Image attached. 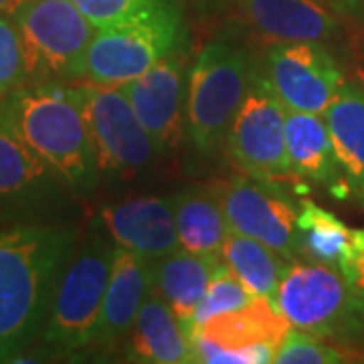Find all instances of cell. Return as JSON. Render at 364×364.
Returning a JSON list of instances; mask_svg holds the SVG:
<instances>
[{
	"instance_id": "obj_9",
	"label": "cell",
	"mask_w": 364,
	"mask_h": 364,
	"mask_svg": "<svg viewBox=\"0 0 364 364\" xmlns=\"http://www.w3.org/2000/svg\"><path fill=\"white\" fill-rule=\"evenodd\" d=\"M100 172H132L160 154L122 87H73Z\"/></svg>"
},
{
	"instance_id": "obj_15",
	"label": "cell",
	"mask_w": 364,
	"mask_h": 364,
	"mask_svg": "<svg viewBox=\"0 0 364 364\" xmlns=\"http://www.w3.org/2000/svg\"><path fill=\"white\" fill-rule=\"evenodd\" d=\"M67 182L39 158L0 114V217L49 205Z\"/></svg>"
},
{
	"instance_id": "obj_23",
	"label": "cell",
	"mask_w": 364,
	"mask_h": 364,
	"mask_svg": "<svg viewBox=\"0 0 364 364\" xmlns=\"http://www.w3.org/2000/svg\"><path fill=\"white\" fill-rule=\"evenodd\" d=\"M225 263L235 277L247 287L253 296H265L275 301L279 279L289 265L284 255L267 247L253 237L229 229L225 235L221 251Z\"/></svg>"
},
{
	"instance_id": "obj_10",
	"label": "cell",
	"mask_w": 364,
	"mask_h": 364,
	"mask_svg": "<svg viewBox=\"0 0 364 364\" xmlns=\"http://www.w3.org/2000/svg\"><path fill=\"white\" fill-rule=\"evenodd\" d=\"M291 324L273 299L253 296L247 306L213 316L193 338V363H273Z\"/></svg>"
},
{
	"instance_id": "obj_4",
	"label": "cell",
	"mask_w": 364,
	"mask_h": 364,
	"mask_svg": "<svg viewBox=\"0 0 364 364\" xmlns=\"http://www.w3.org/2000/svg\"><path fill=\"white\" fill-rule=\"evenodd\" d=\"M116 247L102 237H93L73 251L55 287L41 332L45 352L69 356L90 348L104 308Z\"/></svg>"
},
{
	"instance_id": "obj_14",
	"label": "cell",
	"mask_w": 364,
	"mask_h": 364,
	"mask_svg": "<svg viewBox=\"0 0 364 364\" xmlns=\"http://www.w3.org/2000/svg\"><path fill=\"white\" fill-rule=\"evenodd\" d=\"M100 221L112 241L124 249L158 261L181 249L174 196H140L107 205Z\"/></svg>"
},
{
	"instance_id": "obj_3",
	"label": "cell",
	"mask_w": 364,
	"mask_h": 364,
	"mask_svg": "<svg viewBox=\"0 0 364 364\" xmlns=\"http://www.w3.org/2000/svg\"><path fill=\"white\" fill-rule=\"evenodd\" d=\"M186 28L176 0H158L124 23L95 28L87 49L85 79L119 87L184 49Z\"/></svg>"
},
{
	"instance_id": "obj_22",
	"label": "cell",
	"mask_w": 364,
	"mask_h": 364,
	"mask_svg": "<svg viewBox=\"0 0 364 364\" xmlns=\"http://www.w3.org/2000/svg\"><path fill=\"white\" fill-rule=\"evenodd\" d=\"M344 181L364 205V90L344 83L324 114Z\"/></svg>"
},
{
	"instance_id": "obj_1",
	"label": "cell",
	"mask_w": 364,
	"mask_h": 364,
	"mask_svg": "<svg viewBox=\"0 0 364 364\" xmlns=\"http://www.w3.org/2000/svg\"><path fill=\"white\" fill-rule=\"evenodd\" d=\"M75 241L65 225L0 229V363L18 360L41 338Z\"/></svg>"
},
{
	"instance_id": "obj_7",
	"label": "cell",
	"mask_w": 364,
	"mask_h": 364,
	"mask_svg": "<svg viewBox=\"0 0 364 364\" xmlns=\"http://www.w3.org/2000/svg\"><path fill=\"white\" fill-rule=\"evenodd\" d=\"M275 304L294 328L322 338L354 334L364 312V304L352 294L344 275L316 261L287 265Z\"/></svg>"
},
{
	"instance_id": "obj_27",
	"label": "cell",
	"mask_w": 364,
	"mask_h": 364,
	"mask_svg": "<svg viewBox=\"0 0 364 364\" xmlns=\"http://www.w3.org/2000/svg\"><path fill=\"white\" fill-rule=\"evenodd\" d=\"M26 79L28 75L21 33L13 18L0 14V100L25 85Z\"/></svg>"
},
{
	"instance_id": "obj_8",
	"label": "cell",
	"mask_w": 364,
	"mask_h": 364,
	"mask_svg": "<svg viewBox=\"0 0 364 364\" xmlns=\"http://www.w3.org/2000/svg\"><path fill=\"white\" fill-rule=\"evenodd\" d=\"M227 154L243 174L272 182L291 174L286 146V105L253 69L249 90L227 132Z\"/></svg>"
},
{
	"instance_id": "obj_2",
	"label": "cell",
	"mask_w": 364,
	"mask_h": 364,
	"mask_svg": "<svg viewBox=\"0 0 364 364\" xmlns=\"http://www.w3.org/2000/svg\"><path fill=\"white\" fill-rule=\"evenodd\" d=\"M0 114L69 188L85 193L97 184L100 166L73 87L21 85L0 100Z\"/></svg>"
},
{
	"instance_id": "obj_28",
	"label": "cell",
	"mask_w": 364,
	"mask_h": 364,
	"mask_svg": "<svg viewBox=\"0 0 364 364\" xmlns=\"http://www.w3.org/2000/svg\"><path fill=\"white\" fill-rule=\"evenodd\" d=\"M154 2L158 0H73V4L87 16V21L95 28L124 23L152 6Z\"/></svg>"
},
{
	"instance_id": "obj_16",
	"label": "cell",
	"mask_w": 364,
	"mask_h": 364,
	"mask_svg": "<svg viewBox=\"0 0 364 364\" xmlns=\"http://www.w3.org/2000/svg\"><path fill=\"white\" fill-rule=\"evenodd\" d=\"M154 286V261L117 245L104 308L90 348L114 350L130 336L144 299Z\"/></svg>"
},
{
	"instance_id": "obj_5",
	"label": "cell",
	"mask_w": 364,
	"mask_h": 364,
	"mask_svg": "<svg viewBox=\"0 0 364 364\" xmlns=\"http://www.w3.org/2000/svg\"><path fill=\"white\" fill-rule=\"evenodd\" d=\"M251 75L247 49L231 41H213L196 55L186 97V134L196 152L210 154L227 138Z\"/></svg>"
},
{
	"instance_id": "obj_13",
	"label": "cell",
	"mask_w": 364,
	"mask_h": 364,
	"mask_svg": "<svg viewBox=\"0 0 364 364\" xmlns=\"http://www.w3.org/2000/svg\"><path fill=\"white\" fill-rule=\"evenodd\" d=\"M188 75L186 49H182L162 59L138 79L119 85L144 128L154 138L160 154L172 152L181 144L184 132H188Z\"/></svg>"
},
{
	"instance_id": "obj_24",
	"label": "cell",
	"mask_w": 364,
	"mask_h": 364,
	"mask_svg": "<svg viewBox=\"0 0 364 364\" xmlns=\"http://www.w3.org/2000/svg\"><path fill=\"white\" fill-rule=\"evenodd\" d=\"M298 235L301 255L340 272L352 243V229L346 227V223L318 203L304 198L298 210Z\"/></svg>"
},
{
	"instance_id": "obj_6",
	"label": "cell",
	"mask_w": 364,
	"mask_h": 364,
	"mask_svg": "<svg viewBox=\"0 0 364 364\" xmlns=\"http://www.w3.org/2000/svg\"><path fill=\"white\" fill-rule=\"evenodd\" d=\"M13 21L23 41L28 79L57 83L85 77L95 26L73 0H26Z\"/></svg>"
},
{
	"instance_id": "obj_19",
	"label": "cell",
	"mask_w": 364,
	"mask_h": 364,
	"mask_svg": "<svg viewBox=\"0 0 364 364\" xmlns=\"http://www.w3.org/2000/svg\"><path fill=\"white\" fill-rule=\"evenodd\" d=\"M174 210L181 247L208 259L221 261L223 241L229 231L221 188L188 186L174 195Z\"/></svg>"
},
{
	"instance_id": "obj_26",
	"label": "cell",
	"mask_w": 364,
	"mask_h": 364,
	"mask_svg": "<svg viewBox=\"0 0 364 364\" xmlns=\"http://www.w3.org/2000/svg\"><path fill=\"white\" fill-rule=\"evenodd\" d=\"M346 360H350L348 352L294 326L273 356V363L277 364H338Z\"/></svg>"
},
{
	"instance_id": "obj_29",
	"label": "cell",
	"mask_w": 364,
	"mask_h": 364,
	"mask_svg": "<svg viewBox=\"0 0 364 364\" xmlns=\"http://www.w3.org/2000/svg\"><path fill=\"white\" fill-rule=\"evenodd\" d=\"M350 291L364 304V227L352 231V243L348 255L340 265Z\"/></svg>"
},
{
	"instance_id": "obj_20",
	"label": "cell",
	"mask_w": 364,
	"mask_h": 364,
	"mask_svg": "<svg viewBox=\"0 0 364 364\" xmlns=\"http://www.w3.org/2000/svg\"><path fill=\"white\" fill-rule=\"evenodd\" d=\"M219 263L221 261L208 259L182 247L162 259L154 261L152 289L172 308V312L176 314V318L186 328L188 336L196 308L205 296L208 282Z\"/></svg>"
},
{
	"instance_id": "obj_17",
	"label": "cell",
	"mask_w": 364,
	"mask_h": 364,
	"mask_svg": "<svg viewBox=\"0 0 364 364\" xmlns=\"http://www.w3.org/2000/svg\"><path fill=\"white\" fill-rule=\"evenodd\" d=\"M249 25L273 43H328L342 31L326 0H241Z\"/></svg>"
},
{
	"instance_id": "obj_21",
	"label": "cell",
	"mask_w": 364,
	"mask_h": 364,
	"mask_svg": "<svg viewBox=\"0 0 364 364\" xmlns=\"http://www.w3.org/2000/svg\"><path fill=\"white\" fill-rule=\"evenodd\" d=\"M286 146L291 174L314 182H334L342 170L326 117L286 107Z\"/></svg>"
},
{
	"instance_id": "obj_25",
	"label": "cell",
	"mask_w": 364,
	"mask_h": 364,
	"mask_svg": "<svg viewBox=\"0 0 364 364\" xmlns=\"http://www.w3.org/2000/svg\"><path fill=\"white\" fill-rule=\"evenodd\" d=\"M251 299H253V294L235 277V273L225 263H219L208 282L205 296L196 308L193 326H191V340L195 338L196 332L207 324L213 316L239 310L247 306Z\"/></svg>"
},
{
	"instance_id": "obj_31",
	"label": "cell",
	"mask_w": 364,
	"mask_h": 364,
	"mask_svg": "<svg viewBox=\"0 0 364 364\" xmlns=\"http://www.w3.org/2000/svg\"><path fill=\"white\" fill-rule=\"evenodd\" d=\"M26 0H0V14H4V16H13L23 4H25Z\"/></svg>"
},
{
	"instance_id": "obj_12",
	"label": "cell",
	"mask_w": 364,
	"mask_h": 364,
	"mask_svg": "<svg viewBox=\"0 0 364 364\" xmlns=\"http://www.w3.org/2000/svg\"><path fill=\"white\" fill-rule=\"evenodd\" d=\"M221 200L229 229L265 243L287 261L301 255L298 208L267 182L247 174L235 176L221 188Z\"/></svg>"
},
{
	"instance_id": "obj_18",
	"label": "cell",
	"mask_w": 364,
	"mask_h": 364,
	"mask_svg": "<svg viewBox=\"0 0 364 364\" xmlns=\"http://www.w3.org/2000/svg\"><path fill=\"white\" fill-rule=\"evenodd\" d=\"M126 356L134 363H193V340L168 304L152 289L144 299L126 342Z\"/></svg>"
},
{
	"instance_id": "obj_30",
	"label": "cell",
	"mask_w": 364,
	"mask_h": 364,
	"mask_svg": "<svg viewBox=\"0 0 364 364\" xmlns=\"http://www.w3.org/2000/svg\"><path fill=\"white\" fill-rule=\"evenodd\" d=\"M340 16L364 21V0H326Z\"/></svg>"
},
{
	"instance_id": "obj_11",
	"label": "cell",
	"mask_w": 364,
	"mask_h": 364,
	"mask_svg": "<svg viewBox=\"0 0 364 364\" xmlns=\"http://www.w3.org/2000/svg\"><path fill=\"white\" fill-rule=\"evenodd\" d=\"M265 79L287 109L324 116L346 83L324 43H273L267 51Z\"/></svg>"
}]
</instances>
